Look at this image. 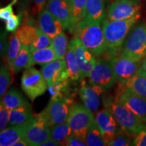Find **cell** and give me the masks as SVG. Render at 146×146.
Wrapping results in <instances>:
<instances>
[{
    "mask_svg": "<svg viewBox=\"0 0 146 146\" xmlns=\"http://www.w3.org/2000/svg\"><path fill=\"white\" fill-rule=\"evenodd\" d=\"M139 18L140 12L128 19L110 21L107 18L102 22L107 52L111 58L120 55L128 33Z\"/></svg>",
    "mask_w": 146,
    "mask_h": 146,
    "instance_id": "obj_1",
    "label": "cell"
},
{
    "mask_svg": "<svg viewBox=\"0 0 146 146\" xmlns=\"http://www.w3.org/2000/svg\"><path fill=\"white\" fill-rule=\"evenodd\" d=\"M106 108L109 110L116 119L122 131L133 137L141 129L143 123L134 113L116 100L104 101Z\"/></svg>",
    "mask_w": 146,
    "mask_h": 146,
    "instance_id": "obj_2",
    "label": "cell"
},
{
    "mask_svg": "<svg viewBox=\"0 0 146 146\" xmlns=\"http://www.w3.org/2000/svg\"><path fill=\"white\" fill-rule=\"evenodd\" d=\"M79 38L82 43L94 56H100L107 52L103 29L100 25H91L78 26L72 32Z\"/></svg>",
    "mask_w": 146,
    "mask_h": 146,
    "instance_id": "obj_3",
    "label": "cell"
},
{
    "mask_svg": "<svg viewBox=\"0 0 146 146\" xmlns=\"http://www.w3.org/2000/svg\"><path fill=\"white\" fill-rule=\"evenodd\" d=\"M24 125L23 139L29 145L41 146L51 138L50 125L43 112L34 116Z\"/></svg>",
    "mask_w": 146,
    "mask_h": 146,
    "instance_id": "obj_4",
    "label": "cell"
},
{
    "mask_svg": "<svg viewBox=\"0 0 146 146\" xmlns=\"http://www.w3.org/2000/svg\"><path fill=\"white\" fill-rule=\"evenodd\" d=\"M120 55L143 61L146 57V23L139 24L131 31Z\"/></svg>",
    "mask_w": 146,
    "mask_h": 146,
    "instance_id": "obj_5",
    "label": "cell"
},
{
    "mask_svg": "<svg viewBox=\"0 0 146 146\" xmlns=\"http://www.w3.org/2000/svg\"><path fill=\"white\" fill-rule=\"evenodd\" d=\"M94 120L92 111L84 105L76 104L70 108L66 122L73 134L85 141L87 131Z\"/></svg>",
    "mask_w": 146,
    "mask_h": 146,
    "instance_id": "obj_6",
    "label": "cell"
},
{
    "mask_svg": "<svg viewBox=\"0 0 146 146\" xmlns=\"http://www.w3.org/2000/svg\"><path fill=\"white\" fill-rule=\"evenodd\" d=\"M21 87L27 97L33 102L48 89V85L41 71L30 67L26 68L21 77Z\"/></svg>",
    "mask_w": 146,
    "mask_h": 146,
    "instance_id": "obj_7",
    "label": "cell"
},
{
    "mask_svg": "<svg viewBox=\"0 0 146 146\" xmlns=\"http://www.w3.org/2000/svg\"><path fill=\"white\" fill-rule=\"evenodd\" d=\"M89 84L98 85L104 90H109L117 81L110 60L100 59L97 60L91 71Z\"/></svg>",
    "mask_w": 146,
    "mask_h": 146,
    "instance_id": "obj_8",
    "label": "cell"
},
{
    "mask_svg": "<svg viewBox=\"0 0 146 146\" xmlns=\"http://www.w3.org/2000/svg\"><path fill=\"white\" fill-rule=\"evenodd\" d=\"M72 105V100L64 96L51 98L46 108L43 111L50 127L66 121Z\"/></svg>",
    "mask_w": 146,
    "mask_h": 146,
    "instance_id": "obj_9",
    "label": "cell"
},
{
    "mask_svg": "<svg viewBox=\"0 0 146 146\" xmlns=\"http://www.w3.org/2000/svg\"><path fill=\"white\" fill-rule=\"evenodd\" d=\"M113 70L117 81L120 84L125 83L130 78L137 74L142 62L118 55L111 58Z\"/></svg>",
    "mask_w": 146,
    "mask_h": 146,
    "instance_id": "obj_10",
    "label": "cell"
},
{
    "mask_svg": "<svg viewBox=\"0 0 146 146\" xmlns=\"http://www.w3.org/2000/svg\"><path fill=\"white\" fill-rule=\"evenodd\" d=\"M140 9L139 0H114L108 7L107 17L110 21L128 19L139 13Z\"/></svg>",
    "mask_w": 146,
    "mask_h": 146,
    "instance_id": "obj_11",
    "label": "cell"
},
{
    "mask_svg": "<svg viewBox=\"0 0 146 146\" xmlns=\"http://www.w3.org/2000/svg\"><path fill=\"white\" fill-rule=\"evenodd\" d=\"M68 47L72 49L75 54L76 61L81 70L83 78L89 77L96 62L94 55L87 50L79 38L76 36L71 40Z\"/></svg>",
    "mask_w": 146,
    "mask_h": 146,
    "instance_id": "obj_12",
    "label": "cell"
},
{
    "mask_svg": "<svg viewBox=\"0 0 146 146\" xmlns=\"http://www.w3.org/2000/svg\"><path fill=\"white\" fill-rule=\"evenodd\" d=\"M96 120L106 145H108L115 136L122 131L114 116L107 108L102 110L96 114Z\"/></svg>",
    "mask_w": 146,
    "mask_h": 146,
    "instance_id": "obj_13",
    "label": "cell"
},
{
    "mask_svg": "<svg viewBox=\"0 0 146 146\" xmlns=\"http://www.w3.org/2000/svg\"><path fill=\"white\" fill-rule=\"evenodd\" d=\"M116 100L130 110L143 123H146V99L124 88Z\"/></svg>",
    "mask_w": 146,
    "mask_h": 146,
    "instance_id": "obj_14",
    "label": "cell"
},
{
    "mask_svg": "<svg viewBox=\"0 0 146 146\" xmlns=\"http://www.w3.org/2000/svg\"><path fill=\"white\" fill-rule=\"evenodd\" d=\"M41 72L46 80L48 87L55 82L64 81L70 78L65 59H57L42 65Z\"/></svg>",
    "mask_w": 146,
    "mask_h": 146,
    "instance_id": "obj_15",
    "label": "cell"
},
{
    "mask_svg": "<svg viewBox=\"0 0 146 146\" xmlns=\"http://www.w3.org/2000/svg\"><path fill=\"white\" fill-rule=\"evenodd\" d=\"M46 9L61 23L64 29L72 31V18L68 3L64 0H49Z\"/></svg>",
    "mask_w": 146,
    "mask_h": 146,
    "instance_id": "obj_16",
    "label": "cell"
},
{
    "mask_svg": "<svg viewBox=\"0 0 146 146\" xmlns=\"http://www.w3.org/2000/svg\"><path fill=\"white\" fill-rule=\"evenodd\" d=\"M106 10L104 0H87L84 19L78 26L100 25L105 19Z\"/></svg>",
    "mask_w": 146,
    "mask_h": 146,
    "instance_id": "obj_17",
    "label": "cell"
},
{
    "mask_svg": "<svg viewBox=\"0 0 146 146\" xmlns=\"http://www.w3.org/2000/svg\"><path fill=\"white\" fill-rule=\"evenodd\" d=\"M39 28L52 39L62 32L64 27L60 22L51 14L46 8L39 12L38 15Z\"/></svg>",
    "mask_w": 146,
    "mask_h": 146,
    "instance_id": "obj_18",
    "label": "cell"
},
{
    "mask_svg": "<svg viewBox=\"0 0 146 146\" xmlns=\"http://www.w3.org/2000/svg\"><path fill=\"white\" fill-rule=\"evenodd\" d=\"M104 91L98 85H83L79 90V96L85 106L91 111H96L99 108L101 95Z\"/></svg>",
    "mask_w": 146,
    "mask_h": 146,
    "instance_id": "obj_19",
    "label": "cell"
},
{
    "mask_svg": "<svg viewBox=\"0 0 146 146\" xmlns=\"http://www.w3.org/2000/svg\"><path fill=\"white\" fill-rule=\"evenodd\" d=\"M25 125L10 126L0 133V145L13 146L18 140L23 139Z\"/></svg>",
    "mask_w": 146,
    "mask_h": 146,
    "instance_id": "obj_20",
    "label": "cell"
},
{
    "mask_svg": "<svg viewBox=\"0 0 146 146\" xmlns=\"http://www.w3.org/2000/svg\"><path fill=\"white\" fill-rule=\"evenodd\" d=\"M33 116L30 104L22 106L9 111V125H21L29 121Z\"/></svg>",
    "mask_w": 146,
    "mask_h": 146,
    "instance_id": "obj_21",
    "label": "cell"
},
{
    "mask_svg": "<svg viewBox=\"0 0 146 146\" xmlns=\"http://www.w3.org/2000/svg\"><path fill=\"white\" fill-rule=\"evenodd\" d=\"M4 106L8 110H11L22 106L29 104V102L23 94L18 90L16 87H12L3 96L1 100Z\"/></svg>",
    "mask_w": 146,
    "mask_h": 146,
    "instance_id": "obj_22",
    "label": "cell"
},
{
    "mask_svg": "<svg viewBox=\"0 0 146 146\" xmlns=\"http://www.w3.org/2000/svg\"><path fill=\"white\" fill-rule=\"evenodd\" d=\"M124 88L128 89L138 96L146 99V74L139 70L137 74L125 83L122 84Z\"/></svg>",
    "mask_w": 146,
    "mask_h": 146,
    "instance_id": "obj_23",
    "label": "cell"
},
{
    "mask_svg": "<svg viewBox=\"0 0 146 146\" xmlns=\"http://www.w3.org/2000/svg\"><path fill=\"white\" fill-rule=\"evenodd\" d=\"M32 51L29 45L22 44L21 49L18 53L12 68L14 74H17L25 68L31 67Z\"/></svg>",
    "mask_w": 146,
    "mask_h": 146,
    "instance_id": "obj_24",
    "label": "cell"
},
{
    "mask_svg": "<svg viewBox=\"0 0 146 146\" xmlns=\"http://www.w3.org/2000/svg\"><path fill=\"white\" fill-rule=\"evenodd\" d=\"M57 59L52 46L35 50L32 52L31 66L35 64L44 65Z\"/></svg>",
    "mask_w": 146,
    "mask_h": 146,
    "instance_id": "obj_25",
    "label": "cell"
},
{
    "mask_svg": "<svg viewBox=\"0 0 146 146\" xmlns=\"http://www.w3.org/2000/svg\"><path fill=\"white\" fill-rule=\"evenodd\" d=\"M51 129V137L58 142L60 145H64L66 140L72 135V131L66 121L64 123L56 124L50 127Z\"/></svg>",
    "mask_w": 146,
    "mask_h": 146,
    "instance_id": "obj_26",
    "label": "cell"
},
{
    "mask_svg": "<svg viewBox=\"0 0 146 146\" xmlns=\"http://www.w3.org/2000/svg\"><path fill=\"white\" fill-rule=\"evenodd\" d=\"M87 0H71L70 8L72 18V31L85 18Z\"/></svg>",
    "mask_w": 146,
    "mask_h": 146,
    "instance_id": "obj_27",
    "label": "cell"
},
{
    "mask_svg": "<svg viewBox=\"0 0 146 146\" xmlns=\"http://www.w3.org/2000/svg\"><path fill=\"white\" fill-rule=\"evenodd\" d=\"M66 61L67 68H68L69 76L72 81H76L79 79H83V76L80 69L77 61H76L75 54L70 47H68L66 54L65 56Z\"/></svg>",
    "mask_w": 146,
    "mask_h": 146,
    "instance_id": "obj_28",
    "label": "cell"
},
{
    "mask_svg": "<svg viewBox=\"0 0 146 146\" xmlns=\"http://www.w3.org/2000/svg\"><path fill=\"white\" fill-rule=\"evenodd\" d=\"M85 142L89 146L106 145L96 119L89 126L88 131H87L86 139H85Z\"/></svg>",
    "mask_w": 146,
    "mask_h": 146,
    "instance_id": "obj_29",
    "label": "cell"
},
{
    "mask_svg": "<svg viewBox=\"0 0 146 146\" xmlns=\"http://www.w3.org/2000/svg\"><path fill=\"white\" fill-rule=\"evenodd\" d=\"M52 47L58 59H65L66 54L68 50V39L63 31L57 35L52 39Z\"/></svg>",
    "mask_w": 146,
    "mask_h": 146,
    "instance_id": "obj_30",
    "label": "cell"
},
{
    "mask_svg": "<svg viewBox=\"0 0 146 146\" xmlns=\"http://www.w3.org/2000/svg\"><path fill=\"white\" fill-rule=\"evenodd\" d=\"M22 43L18 37L16 35V34L12 35L10 37V42H9V46L7 52L6 57L7 61L10 70H12L13 66L14 60L17 57L18 53L21 49Z\"/></svg>",
    "mask_w": 146,
    "mask_h": 146,
    "instance_id": "obj_31",
    "label": "cell"
},
{
    "mask_svg": "<svg viewBox=\"0 0 146 146\" xmlns=\"http://www.w3.org/2000/svg\"><path fill=\"white\" fill-rule=\"evenodd\" d=\"M15 34L22 44L30 45L36 35V28L30 25H24L16 31Z\"/></svg>",
    "mask_w": 146,
    "mask_h": 146,
    "instance_id": "obj_32",
    "label": "cell"
},
{
    "mask_svg": "<svg viewBox=\"0 0 146 146\" xmlns=\"http://www.w3.org/2000/svg\"><path fill=\"white\" fill-rule=\"evenodd\" d=\"M32 52L37 50L52 46V39L43 33L39 28H36V35L29 45Z\"/></svg>",
    "mask_w": 146,
    "mask_h": 146,
    "instance_id": "obj_33",
    "label": "cell"
},
{
    "mask_svg": "<svg viewBox=\"0 0 146 146\" xmlns=\"http://www.w3.org/2000/svg\"><path fill=\"white\" fill-rule=\"evenodd\" d=\"M10 68L6 66L1 65L0 68V97L1 100L4 96L8 87L11 83Z\"/></svg>",
    "mask_w": 146,
    "mask_h": 146,
    "instance_id": "obj_34",
    "label": "cell"
},
{
    "mask_svg": "<svg viewBox=\"0 0 146 146\" xmlns=\"http://www.w3.org/2000/svg\"><path fill=\"white\" fill-rule=\"evenodd\" d=\"M68 79H66L64 81L55 82L52 85L48 87V90L52 95V98H58L63 97V94L68 90Z\"/></svg>",
    "mask_w": 146,
    "mask_h": 146,
    "instance_id": "obj_35",
    "label": "cell"
},
{
    "mask_svg": "<svg viewBox=\"0 0 146 146\" xmlns=\"http://www.w3.org/2000/svg\"><path fill=\"white\" fill-rule=\"evenodd\" d=\"M131 136L125 132H120L115 136L113 140L108 144L110 146H129L133 145Z\"/></svg>",
    "mask_w": 146,
    "mask_h": 146,
    "instance_id": "obj_36",
    "label": "cell"
},
{
    "mask_svg": "<svg viewBox=\"0 0 146 146\" xmlns=\"http://www.w3.org/2000/svg\"><path fill=\"white\" fill-rule=\"evenodd\" d=\"M21 15L12 14L6 21L5 29L8 32H15L21 25Z\"/></svg>",
    "mask_w": 146,
    "mask_h": 146,
    "instance_id": "obj_37",
    "label": "cell"
},
{
    "mask_svg": "<svg viewBox=\"0 0 146 146\" xmlns=\"http://www.w3.org/2000/svg\"><path fill=\"white\" fill-rule=\"evenodd\" d=\"M133 145L146 146V123L143 124L141 129L133 137Z\"/></svg>",
    "mask_w": 146,
    "mask_h": 146,
    "instance_id": "obj_38",
    "label": "cell"
},
{
    "mask_svg": "<svg viewBox=\"0 0 146 146\" xmlns=\"http://www.w3.org/2000/svg\"><path fill=\"white\" fill-rule=\"evenodd\" d=\"M9 111L4 106L2 102L0 104V131L6 129L9 124Z\"/></svg>",
    "mask_w": 146,
    "mask_h": 146,
    "instance_id": "obj_39",
    "label": "cell"
},
{
    "mask_svg": "<svg viewBox=\"0 0 146 146\" xmlns=\"http://www.w3.org/2000/svg\"><path fill=\"white\" fill-rule=\"evenodd\" d=\"M17 1L18 0H12V2H10L6 6L0 9V18L1 20L6 21L12 14H14L13 5L17 2Z\"/></svg>",
    "mask_w": 146,
    "mask_h": 146,
    "instance_id": "obj_40",
    "label": "cell"
},
{
    "mask_svg": "<svg viewBox=\"0 0 146 146\" xmlns=\"http://www.w3.org/2000/svg\"><path fill=\"white\" fill-rule=\"evenodd\" d=\"M64 145L68 146H85L87 145L86 142L74 135V134L71 135L66 140Z\"/></svg>",
    "mask_w": 146,
    "mask_h": 146,
    "instance_id": "obj_41",
    "label": "cell"
},
{
    "mask_svg": "<svg viewBox=\"0 0 146 146\" xmlns=\"http://www.w3.org/2000/svg\"><path fill=\"white\" fill-rule=\"evenodd\" d=\"M33 14H39L42 10H44L46 4L47 0H33Z\"/></svg>",
    "mask_w": 146,
    "mask_h": 146,
    "instance_id": "obj_42",
    "label": "cell"
},
{
    "mask_svg": "<svg viewBox=\"0 0 146 146\" xmlns=\"http://www.w3.org/2000/svg\"><path fill=\"white\" fill-rule=\"evenodd\" d=\"M8 43L7 39H5V35H1V45H0V51H1V56L4 57L5 55L7 54L8 49Z\"/></svg>",
    "mask_w": 146,
    "mask_h": 146,
    "instance_id": "obj_43",
    "label": "cell"
},
{
    "mask_svg": "<svg viewBox=\"0 0 146 146\" xmlns=\"http://www.w3.org/2000/svg\"><path fill=\"white\" fill-rule=\"evenodd\" d=\"M56 145H59V143L58 142H56L55 140L53 139L51 137L45 141V142H43V143L41 144V146H56Z\"/></svg>",
    "mask_w": 146,
    "mask_h": 146,
    "instance_id": "obj_44",
    "label": "cell"
},
{
    "mask_svg": "<svg viewBox=\"0 0 146 146\" xmlns=\"http://www.w3.org/2000/svg\"><path fill=\"white\" fill-rule=\"evenodd\" d=\"M28 143H27V141H25L23 139H21L18 140L17 142H16L14 144L13 146H28Z\"/></svg>",
    "mask_w": 146,
    "mask_h": 146,
    "instance_id": "obj_45",
    "label": "cell"
},
{
    "mask_svg": "<svg viewBox=\"0 0 146 146\" xmlns=\"http://www.w3.org/2000/svg\"><path fill=\"white\" fill-rule=\"evenodd\" d=\"M139 70L141 71L142 72H143L144 74H146V57L144 58L143 62H142L141 66V67H140Z\"/></svg>",
    "mask_w": 146,
    "mask_h": 146,
    "instance_id": "obj_46",
    "label": "cell"
},
{
    "mask_svg": "<svg viewBox=\"0 0 146 146\" xmlns=\"http://www.w3.org/2000/svg\"><path fill=\"white\" fill-rule=\"evenodd\" d=\"M64 1H66L67 3H68L69 4H70V1H71V0H64Z\"/></svg>",
    "mask_w": 146,
    "mask_h": 146,
    "instance_id": "obj_47",
    "label": "cell"
}]
</instances>
